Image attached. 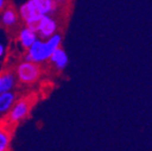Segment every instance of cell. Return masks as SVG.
Here are the masks:
<instances>
[{"mask_svg": "<svg viewBox=\"0 0 152 151\" xmlns=\"http://www.w3.org/2000/svg\"><path fill=\"white\" fill-rule=\"evenodd\" d=\"M61 43V36L54 34L51 37L47 38L45 41L37 39L31 47L28 49V54L26 55V62H34L37 64L47 62L50 59L52 53Z\"/></svg>", "mask_w": 152, "mask_h": 151, "instance_id": "6da1fadb", "label": "cell"}, {"mask_svg": "<svg viewBox=\"0 0 152 151\" xmlns=\"http://www.w3.org/2000/svg\"><path fill=\"white\" fill-rule=\"evenodd\" d=\"M57 3L55 0H28V2L22 4L19 9L20 17L26 21L33 17L49 15L54 12Z\"/></svg>", "mask_w": 152, "mask_h": 151, "instance_id": "7a4b0ae2", "label": "cell"}, {"mask_svg": "<svg viewBox=\"0 0 152 151\" xmlns=\"http://www.w3.org/2000/svg\"><path fill=\"white\" fill-rule=\"evenodd\" d=\"M35 102L36 96L34 94L30 95V96L21 97L20 99L14 103V105L12 106V108L10 109L9 114L4 119L10 122V123L14 124V125L18 124L19 122H21L30 114L31 109L33 108Z\"/></svg>", "mask_w": 152, "mask_h": 151, "instance_id": "3957f363", "label": "cell"}, {"mask_svg": "<svg viewBox=\"0 0 152 151\" xmlns=\"http://www.w3.org/2000/svg\"><path fill=\"white\" fill-rule=\"evenodd\" d=\"M41 75L39 64L34 62H24L19 64L16 68V76L22 84H33L37 81Z\"/></svg>", "mask_w": 152, "mask_h": 151, "instance_id": "277c9868", "label": "cell"}, {"mask_svg": "<svg viewBox=\"0 0 152 151\" xmlns=\"http://www.w3.org/2000/svg\"><path fill=\"white\" fill-rule=\"evenodd\" d=\"M34 31L39 34L41 38H49L57 31V22L49 15H42L37 21Z\"/></svg>", "mask_w": 152, "mask_h": 151, "instance_id": "5b68a950", "label": "cell"}, {"mask_svg": "<svg viewBox=\"0 0 152 151\" xmlns=\"http://www.w3.org/2000/svg\"><path fill=\"white\" fill-rule=\"evenodd\" d=\"M16 125L3 119L0 122V151H7L11 149V141H12L13 128Z\"/></svg>", "mask_w": 152, "mask_h": 151, "instance_id": "8992f818", "label": "cell"}, {"mask_svg": "<svg viewBox=\"0 0 152 151\" xmlns=\"http://www.w3.org/2000/svg\"><path fill=\"white\" fill-rule=\"evenodd\" d=\"M16 84V76L13 71H3L0 73V94L7 91H11Z\"/></svg>", "mask_w": 152, "mask_h": 151, "instance_id": "52a82bcc", "label": "cell"}, {"mask_svg": "<svg viewBox=\"0 0 152 151\" xmlns=\"http://www.w3.org/2000/svg\"><path fill=\"white\" fill-rule=\"evenodd\" d=\"M16 102V93L7 91L0 94V114H5L10 111L14 103Z\"/></svg>", "mask_w": 152, "mask_h": 151, "instance_id": "ba28073f", "label": "cell"}, {"mask_svg": "<svg viewBox=\"0 0 152 151\" xmlns=\"http://www.w3.org/2000/svg\"><path fill=\"white\" fill-rule=\"evenodd\" d=\"M36 40H37V33L28 26L22 29L19 33V41L22 47L26 50L31 47Z\"/></svg>", "mask_w": 152, "mask_h": 151, "instance_id": "9c48e42d", "label": "cell"}, {"mask_svg": "<svg viewBox=\"0 0 152 151\" xmlns=\"http://www.w3.org/2000/svg\"><path fill=\"white\" fill-rule=\"evenodd\" d=\"M50 60L52 64H54V66L56 67L58 70H62L66 68V66L68 65V56H66V52L61 48H57L54 52L52 53L50 57Z\"/></svg>", "mask_w": 152, "mask_h": 151, "instance_id": "30bf717a", "label": "cell"}, {"mask_svg": "<svg viewBox=\"0 0 152 151\" xmlns=\"http://www.w3.org/2000/svg\"><path fill=\"white\" fill-rule=\"evenodd\" d=\"M18 21V14L13 7H9L3 11L1 15V22L4 26H13Z\"/></svg>", "mask_w": 152, "mask_h": 151, "instance_id": "8fae6325", "label": "cell"}, {"mask_svg": "<svg viewBox=\"0 0 152 151\" xmlns=\"http://www.w3.org/2000/svg\"><path fill=\"white\" fill-rule=\"evenodd\" d=\"M3 54H4V47H3V45L0 43V57L2 56Z\"/></svg>", "mask_w": 152, "mask_h": 151, "instance_id": "7c38bea8", "label": "cell"}, {"mask_svg": "<svg viewBox=\"0 0 152 151\" xmlns=\"http://www.w3.org/2000/svg\"><path fill=\"white\" fill-rule=\"evenodd\" d=\"M4 5H5V0H0V11L4 7Z\"/></svg>", "mask_w": 152, "mask_h": 151, "instance_id": "4fadbf2b", "label": "cell"}, {"mask_svg": "<svg viewBox=\"0 0 152 151\" xmlns=\"http://www.w3.org/2000/svg\"><path fill=\"white\" fill-rule=\"evenodd\" d=\"M66 0H55V2L56 3H64V2H66Z\"/></svg>", "mask_w": 152, "mask_h": 151, "instance_id": "5bb4252c", "label": "cell"}]
</instances>
